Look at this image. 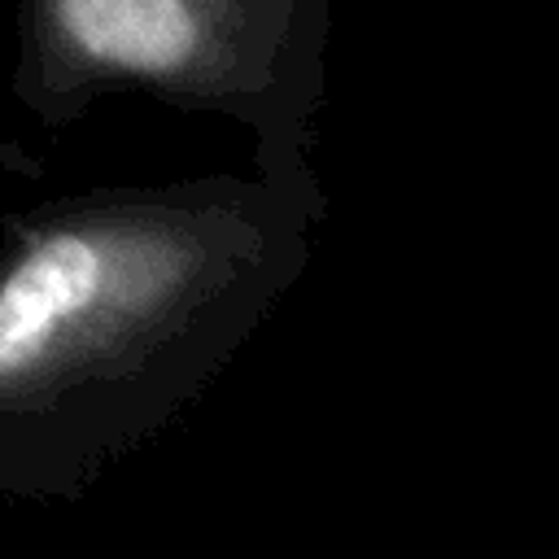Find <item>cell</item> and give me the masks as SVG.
I'll return each instance as SVG.
<instances>
[{"label": "cell", "instance_id": "2", "mask_svg": "<svg viewBox=\"0 0 559 559\" xmlns=\"http://www.w3.org/2000/svg\"><path fill=\"white\" fill-rule=\"evenodd\" d=\"M52 52L83 74L210 83L245 48V0H44Z\"/></svg>", "mask_w": 559, "mask_h": 559}, {"label": "cell", "instance_id": "1", "mask_svg": "<svg viewBox=\"0 0 559 559\" xmlns=\"http://www.w3.org/2000/svg\"><path fill=\"white\" fill-rule=\"evenodd\" d=\"M245 223L205 205L57 218L0 266V502L83 493L210 367Z\"/></svg>", "mask_w": 559, "mask_h": 559}]
</instances>
